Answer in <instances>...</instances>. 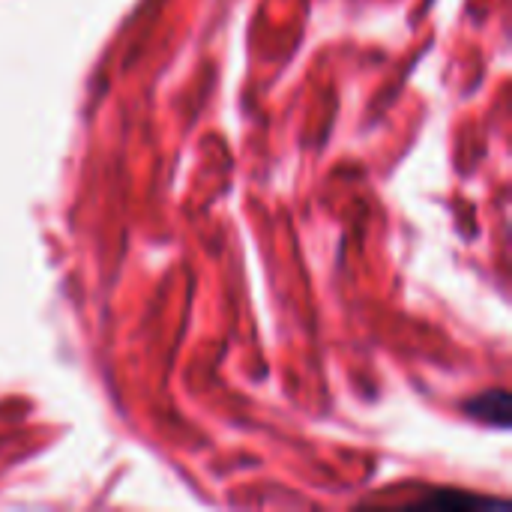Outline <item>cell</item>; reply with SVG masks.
Here are the masks:
<instances>
[{"label": "cell", "mask_w": 512, "mask_h": 512, "mask_svg": "<svg viewBox=\"0 0 512 512\" xmlns=\"http://www.w3.org/2000/svg\"><path fill=\"white\" fill-rule=\"evenodd\" d=\"M465 411L483 423H492V426H507L510 423V396L504 390H492V393H483L480 399L468 402Z\"/></svg>", "instance_id": "obj_1"}]
</instances>
